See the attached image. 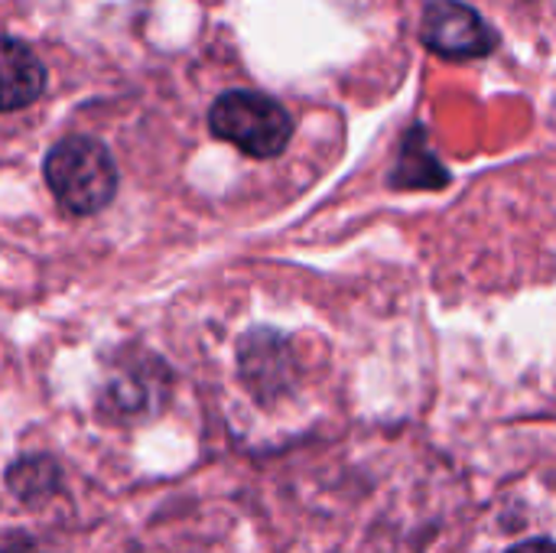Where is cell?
<instances>
[{
    "label": "cell",
    "mask_w": 556,
    "mask_h": 553,
    "mask_svg": "<svg viewBox=\"0 0 556 553\" xmlns=\"http://www.w3.org/2000/svg\"><path fill=\"white\" fill-rule=\"evenodd\" d=\"M42 176L55 202L72 215H94L117 192V166L108 147L85 134H72L52 143L42 163Z\"/></svg>",
    "instance_id": "1"
},
{
    "label": "cell",
    "mask_w": 556,
    "mask_h": 553,
    "mask_svg": "<svg viewBox=\"0 0 556 553\" xmlns=\"http://www.w3.org/2000/svg\"><path fill=\"white\" fill-rule=\"evenodd\" d=\"M208 127L218 140L235 143L241 153L270 160L287 150L293 121L280 101L261 91H225L208 108Z\"/></svg>",
    "instance_id": "2"
},
{
    "label": "cell",
    "mask_w": 556,
    "mask_h": 553,
    "mask_svg": "<svg viewBox=\"0 0 556 553\" xmlns=\"http://www.w3.org/2000/svg\"><path fill=\"white\" fill-rule=\"evenodd\" d=\"M420 36L433 52L446 59H482L498 46V36L482 20V13L463 0L427 3L420 20Z\"/></svg>",
    "instance_id": "3"
},
{
    "label": "cell",
    "mask_w": 556,
    "mask_h": 553,
    "mask_svg": "<svg viewBox=\"0 0 556 553\" xmlns=\"http://www.w3.org/2000/svg\"><path fill=\"white\" fill-rule=\"evenodd\" d=\"M238 362H241V378L257 401H274L293 388V378H296L293 352L287 339H280L270 329L244 336Z\"/></svg>",
    "instance_id": "4"
},
{
    "label": "cell",
    "mask_w": 556,
    "mask_h": 553,
    "mask_svg": "<svg viewBox=\"0 0 556 553\" xmlns=\"http://www.w3.org/2000/svg\"><path fill=\"white\" fill-rule=\"evenodd\" d=\"M0 72H3V95H0L3 111H20V108L33 104L42 95V88H46L42 62L33 55L29 46H23L13 36H7V42H3Z\"/></svg>",
    "instance_id": "5"
},
{
    "label": "cell",
    "mask_w": 556,
    "mask_h": 553,
    "mask_svg": "<svg viewBox=\"0 0 556 553\" xmlns=\"http://www.w3.org/2000/svg\"><path fill=\"white\" fill-rule=\"evenodd\" d=\"M160 372V362L153 365H124L111 375V381L101 388V411L117 417H137L150 411L153 404V375Z\"/></svg>",
    "instance_id": "6"
},
{
    "label": "cell",
    "mask_w": 556,
    "mask_h": 553,
    "mask_svg": "<svg viewBox=\"0 0 556 553\" xmlns=\"http://www.w3.org/2000/svg\"><path fill=\"white\" fill-rule=\"evenodd\" d=\"M10 492L23 502H36L59 486V466L49 456H29L10 466Z\"/></svg>",
    "instance_id": "7"
},
{
    "label": "cell",
    "mask_w": 556,
    "mask_h": 553,
    "mask_svg": "<svg viewBox=\"0 0 556 553\" xmlns=\"http://www.w3.org/2000/svg\"><path fill=\"white\" fill-rule=\"evenodd\" d=\"M508 553H556V544L554 541H547V538H534V541L515 544Z\"/></svg>",
    "instance_id": "8"
}]
</instances>
